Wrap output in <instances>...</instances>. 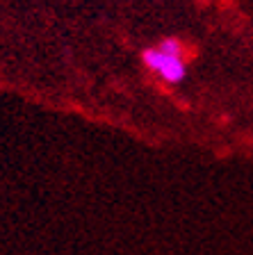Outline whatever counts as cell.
<instances>
[{
    "label": "cell",
    "instance_id": "7a4b0ae2",
    "mask_svg": "<svg viewBox=\"0 0 253 255\" xmlns=\"http://www.w3.org/2000/svg\"><path fill=\"white\" fill-rule=\"evenodd\" d=\"M158 48H160V50H164V53H169V55H176V57H183V53H185L183 41H180V39H176V37L162 39V41L158 43Z\"/></svg>",
    "mask_w": 253,
    "mask_h": 255
},
{
    "label": "cell",
    "instance_id": "6da1fadb",
    "mask_svg": "<svg viewBox=\"0 0 253 255\" xmlns=\"http://www.w3.org/2000/svg\"><path fill=\"white\" fill-rule=\"evenodd\" d=\"M142 57H144V64H146L148 69L153 71V73H158L164 82H169V85H178V82L185 80V75H187L185 59L164 53V50H160L158 46L144 50Z\"/></svg>",
    "mask_w": 253,
    "mask_h": 255
}]
</instances>
